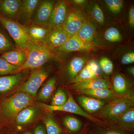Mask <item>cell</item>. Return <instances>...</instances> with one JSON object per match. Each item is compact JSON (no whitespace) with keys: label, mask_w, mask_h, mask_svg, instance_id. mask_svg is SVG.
<instances>
[{"label":"cell","mask_w":134,"mask_h":134,"mask_svg":"<svg viewBox=\"0 0 134 134\" xmlns=\"http://www.w3.org/2000/svg\"><path fill=\"white\" fill-rule=\"evenodd\" d=\"M134 94L132 91L125 96L111 99L95 115L105 121L106 124L115 125L125 113L133 108Z\"/></svg>","instance_id":"cell-1"},{"label":"cell","mask_w":134,"mask_h":134,"mask_svg":"<svg viewBox=\"0 0 134 134\" xmlns=\"http://www.w3.org/2000/svg\"><path fill=\"white\" fill-rule=\"evenodd\" d=\"M28 57L24 64L12 74H18L26 69H34L41 67L55 55L52 50L42 43L29 40L26 48Z\"/></svg>","instance_id":"cell-2"},{"label":"cell","mask_w":134,"mask_h":134,"mask_svg":"<svg viewBox=\"0 0 134 134\" xmlns=\"http://www.w3.org/2000/svg\"><path fill=\"white\" fill-rule=\"evenodd\" d=\"M33 97L28 93L18 92L13 96L5 99L1 103L3 114L9 120L14 119L25 108L33 105Z\"/></svg>","instance_id":"cell-3"},{"label":"cell","mask_w":134,"mask_h":134,"mask_svg":"<svg viewBox=\"0 0 134 134\" xmlns=\"http://www.w3.org/2000/svg\"><path fill=\"white\" fill-rule=\"evenodd\" d=\"M0 23L14 41L17 48L26 49L30 40L25 26L18 22L7 19L0 15Z\"/></svg>","instance_id":"cell-4"},{"label":"cell","mask_w":134,"mask_h":134,"mask_svg":"<svg viewBox=\"0 0 134 134\" xmlns=\"http://www.w3.org/2000/svg\"><path fill=\"white\" fill-rule=\"evenodd\" d=\"M38 107L41 109L44 110L47 112H52L54 111H62L75 114L80 115L90 120L94 123L97 124H102L98 119L90 115L86 112L84 110L82 109L75 101L73 96L70 93L68 94V100L63 105L59 107H54L46 104L42 103H37Z\"/></svg>","instance_id":"cell-5"},{"label":"cell","mask_w":134,"mask_h":134,"mask_svg":"<svg viewBox=\"0 0 134 134\" xmlns=\"http://www.w3.org/2000/svg\"><path fill=\"white\" fill-rule=\"evenodd\" d=\"M49 72L43 69H39L32 73L28 80L19 88L18 91L35 97L39 89L49 75Z\"/></svg>","instance_id":"cell-6"},{"label":"cell","mask_w":134,"mask_h":134,"mask_svg":"<svg viewBox=\"0 0 134 134\" xmlns=\"http://www.w3.org/2000/svg\"><path fill=\"white\" fill-rule=\"evenodd\" d=\"M55 1L49 0L40 1L34 13L32 24L48 25Z\"/></svg>","instance_id":"cell-7"},{"label":"cell","mask_w":134,"mask_h":134,"mask_svg":"<svg viewBox=\"0 0 134 134\" xmlns=\"http://www.w3.org/2000/svg\"><path fill=\"white\" fill-rule=\"evenodd\" d=\"M85 21L81 13L76 10H71L68 13L62 26L70 37L76 34Z\"/></svg>","instance_id":"cell-8"},{"label":"cell","mask_w":134,"mask_h":134,"mask_svg":"<svg viewBox=\"0 0 134 134\" xmlns=\"http://www.w3.org/2000/svg\"><path fill=\"white\" fill-rule=\"evenodd\" d=\"M69 38L62 26L52 29L42 44L52 50L59 48Z\"/></svg>","instance_id":"cell-9"},{"label":"cell","mask_w":134,"mask_h":134,"mask_svg":"<svg viewBox=\"0 0 134 134\" xmlns=\"http://www.w3.org/2000/svg\"><path fill=\"white\" fill-rule=\"evenodd\" d=\"M39 2L38 0L22 1L18 22L24 26L31 24L34 13Z\"/></svg>","instance_id":"cell-10"},{"label":"cell","mask_w":134,"mask_h":134,"mask_svg":"<svg viewBox=\"0 0 134 134\" xmlns=\"http://www.w3.org/2000/svg\"><path fill=\"white\" fill-rule=\"evenodd\" d=\"M22 3L21 0H0V13L2 16L18 21Z\"/></svg>","instance_id":"cell-11"},{"label":"cell","mask_w":134,"mask_h":134,"mask_svg":"<svg viewBox=\"0 0 134 134\" xmlns=\"http://www.w3.org/2000/svg\"><path fill=\"white\" fill-rule=\"evenodd\" d=\"M68 14V6L64 1H59L55 3L51 16L48 26L52 29L62 26Z\"/></svg>","instance_id":"cell-12"},{"label":"cell","mask_w":134,"mask_h":134,"mask_svg":"<svg viewBox=\"0 0 134 134\" xmlns=\"http://www.w3.org/2000/svg\"><path fill=\"white\" fill-rule=\"evenodd\" d=\"M71 86L76 91L98 88L111 89V87L108 80L99 76L73 83Z\"/></svg>","instance_id":"cell-13"},{"label":"cell","mask_w":134,"mask_h":134,"mask_svg":"<svg viewBox=\"0 0 134 134\" xmlns=\"http://www.w3.org/2000/svg\"><path fill=\"white\" fill-rule=\"evenodd\" d=\"M92 48V44L83 42L75 34L69 38L62 46L56 49L61 52L67 53L90 50Z\"/></svg>","instance_id":"cell-14"},{"label":"cell","mask_w":134,"mask_h":134,"mask_svg":"<svg viewBox=\"0 0 134 134\" xmlns=\"http://www.w3.org/2000/svg\"><path fill=\"white\" fill-rule=\"evenodd\" d=\"M1 56L11 65L19 67L26 62L28 52L26 49L16 48L3 53Z\"/></svg>","instance_id":"cell-15"},{"label":"cell","mask_w":134,"mask_h":134,"mask_svg":"<svg viewBox=\"0 0 134 134\" xmlns=\"http://www.w3.org/2000/svg\"><path fill=\"white\" fill-rule=\"evenodd\" d=\"M30 39L35 43H42L52 30L50 26L31 24L25 26Z\"/></svg>","instance_id":"cell-16"},{"label":"cell","mask_w":134,"mask_h":134,"mask_svg":"<svg viewBox=\"0 0 134 134\" xmlns=\"http://www.w3.org/2000/svg\"><path fill=\"white\" fill-rule=\"evenodd\" d=\"M77 100L85 111L88 114L98 112L105 104L104 100L83 95L79 96L77 97Z\"/></svg>","instance_id":"cell-17"},{"label":"cell","mask_w":134,"mask_h":134,"mask_svg":"<svg viewBox=\"0 0 134 134\" xmlns=\"http://www.w3.org/2000/svg\"><path fill=\"white\" fill-rule=\"evenodd\" d=\"M99 67L97 63L94 60L90 61L79 74L72 81H70L72 83L82 81L85 80L95 78L99 76Z\"/></svg>","instance_id":"cell-18"},{"label":"cell","mask_w":134,"mask_h":134,"mask_svg":"<svg viewBox=\"0 0 134 134\" xmlns=\"http://www.w3.org/2000/svg\"><path fill=\"white\" fill-rule=\"evenodd\" d=\"M39 109L32 106L25 108L15 118L16 124L19 126H22L30 124L38 115Z\"/></svg>","instance_id":"cell-19"},{"label":"cell","mask_w":134,"mask_h":134,"mask_svg":"<svg viewBox=\"0 0 134 134\" xmlns=\"http://www.w3.org/2000/svg\"><path fill=\"white\" fill-rule=\"evenodd\" d=\"M23 78L21 73L0 76V94L10 91L19 84Z\"/></svg>","instance_id":"cell-20"},{"label":"cell","mask_w":134,"mask_h":134,"mask_svg":"<svg viewBox=\"0 0 134 134\" xmlns=\"http://www.w3.org/2000/svg\"><path fill=\"white\" fill-rule=\"evenodd\" d=\"M86 131L85 134H132L127 132L116 125L99 124Z\"/></svg>","instance_id":"cell-21"},{"label":"cell","mask_w":134,"mask_h":134,"mask_svg":"<svg viewBox=\"0 0 134 134\" xmlns=\"http://www.w3.org/2000/svg\"><path fill=\"white\" fill-rule=\"evenodd\" d=\"M80 94L100 99H111L117 96L112 90L110 89L98 88L93 90H83L78 91Z\"/></svg>","instance_id":"cell-22"},{"label":"cell","mask_w":134,"mask_h":134,"mask_svg":"<svg viewBox=\"0 0 134 134\" xmlns=\"http://www.w3.org/2000/svg\"><path fill=\"white\" fill-rule=\"evenodd\" d=\"M113 89V91L117 97L125 96L131 92L127 80L120 74H117L114 78Z\"/></svg>","instance_id":"cell-23"},{"label":"cell","mask_w":134,"mask_h":134,"mask_svg":"<svg viewBox=\"0 0 134 134\" xmlns=\"http://www.w3.org/2000/svg\"><path fill=\"white\" fill-rule=\"evenodd\" d=\"M115 125L125 131L133 133L134 129V109L133 108L127 111L117 120Z\"/></svg>","instance_id":"cell-24"},{"label":"cell","mask_w":134,"mask_h":134,"mask_svg":"<svg viewBox=\"0 0 134 134\" xmlns=\"http://www.w3.org/2000/svg\"><path fill=\"white\" fill-rule=\"evenodd\" d=\"M96 32V27L95 25L86 21L76 35L83 42L92 44Z\"/></svg>","instance_id":"cell-25"},{"label":"cell","mask_w":134,"mask_h":134,"mask_svg":"<svg viewBox=\"0 0 134 134\" xmlns=\"http://www.w3.org/2000/svg\"><path fill=\"white\" fill-rule=\"evenodd\" d=\"M86 59L82 57H75L70 62L67 68V72L71 81L75 79L84 66Z\"/></svg>","instance_id":"cell-26"},{"label":"cell","mask_w":134,"mask_h":134,"mask_svg":"<svg viewBox=\"0 0 134 134\" xmlns=\"http://www.w3.org/2000/svg\"><path fill=\"white\" fill-rule=\"evenodd\" d=\"M63 125L67 134H79L82 129V122L75 117L67 116L63 119Z\"/></svg>","instance_id":"cell-27"},{"label":"cell","mask_w":134,"mask_h":134,"mask_svg":"<svg viewBox=\"0 0 134 134\" xmlns=\"http://www.w3.org/2000/svg\"><path fill=\"white\" fill-rule=\"evenodd\" d=\"M55 77L50 78L44 85L38 95V99L41 101H46L50 98L54 91L56 86Z\"/></svg>","instance_id":"cell-28"},{"label":"cell","mask_w":134,"mask_h":134,"mask_svg":"<svg viewBox=\"0 0 134 134\" xmlns=\"http://www.w3.org/2000/svg\"><path fill=\"white\" fill-rule=\"evenodd\" d=\"M43 121L47 134H62L64 133L62 129L50 114L46 115Z\"/></svg>","instance_id":"cell-29"},{"label":"cell","mask_w":134,"mask_h":134,"mask_svg":"<svg viewBox=\"0 0 134 134\" xmlns=\"http://www.w3.org/2000/svg\"><path fill=\"white\" fill-rule=\"evenodd\" d=\"M68 98L64 91L59 88L54 95L50 105L54 107L63 105L66 102Z\"/></svg>","instance_id":"cell-30"},{"label":"cell","mask_w":134,"mask_h":134,"mask_svg":"<svg viewBox=\"0 0 134 134\" xmlns=\"http://www.w3.org/2000/svg\"><path fill=\"white\" fill-rule=\"evenodd\" d=\"M19 67L14 66L0 56V76L12 74Z\"/></svg>","instance_id":"cell-31"},{"label":"cell","mask_w":134,"mask_h":134,"mask_svg":"<svg viewBox=\"0 0 134 134\" xmlns=\"http://www.w3.org/2000/svg\"><path fill=\"white\" fill-rule=\"evenodd\" d=\"M104 36L105 40L110 42H118L122 40L119 31L114 27H111L107 29L105 32Z\"/></svg>","instance_id":"cell-32"},{"label":"cell","mask_w":134,"mask_h":134,"mask_svg":"<svg viewBox=\"0 0 134 134\" xmlns=\"http://www.w3.org/2000/svg\"><path fill=\"white\" fill-rule=\"evenodd\" d=\"M92 15L93 19L99 24L104 23V16L102 9L97 3H94L92 9Z\"/></svg>","instance_id":"cell-33"},{"label":"cell","mask_w":134,"mask_h":134,"mask_svg":"<svg viewBox=\"0 0 134 134\" xmlns=\"http://www.w3.org/2000/svg\"><path fill=\"white\" fill-rule=\"evenodd\" d=\"M104 1L109 9L115 14H118L120 12L124 2L122 0H105Z\"/></svg>","instance_id":"cell-34"},{"label":"cell","mask_w":134,"mask_h":134,"mask_svg":"<svg viewBox=\"0 0 134 134\" xmlns=\"http://www.w3.org/2000/svg\"><path fill=\"white\" fill-rule=\"evenodd\" d=\"M100 68L104 73L109 75L113 73V64L111 60L108 58L104 57L99 61Z\"/></svg>","instance_id":"cell-35"},{"label":"cell","mask_w":134,"mask_h":134,"mask_svg":"<svg viewBox=\"0 0 134 134\" xmlns=\"http://www.w3.org/2000/svg\"><path fill=\"white\" fill-rule=\"evenodd\" d=\"M12 48V45L8 39L0 32V53H4Z\"/></svg>","instance_id":"cell-36"},{"label":"cell","mask_w":134,"mask_h":134,"mask_svg":"<svg viewBox=\"0 0 134 134\" xmlns=\"http://www.w3.org/2000/svg\"><path fill=\"white\" fill-rule=\"evenodd\" d=\"M121 63L123 65H128L134 62V53L131 52L127 53L123 55L121 60Z\"/></svg>","instance_id":"cell-37"},{"label":"cell","mask_w":134,"mask_h":134,"mask_svg":"<svg viewBox=\"0 0 134 134\" xmlns=\"http://www.w3.org/2000/svg\"><path fill=\"white\" fill-rule=\"evenodd\" d=\"M129 23L130 26L133 28L134 27V6H132L129 12Z\"/></svg>","instance_id":"cell-38"},{"label":"cell","mask_w":134,"mask_h":134,"mask_svg":"<svg viewBox=\"0 0 134 134\" xmlns=\"http://www.w3.org/2000/svg\"><path fill=\"white\" fill-rule=\"evenodd\" d=\"M33 134H47L45 128L42 125L37 126L34 130Z\"/></svg>","instance_id":"cell-39"},{"label":"cell","mask_w":134,"mask_h":134,"mask_svg":"<svg viewBox=\"0 0 134 134\" xmlns=\"http://www.w3.org/2000/svg\"><path fill=\"white\" fill-rule=\"evenodd\" d=\"M127 70L129 72L130 74H131L132 75L134 76V67H129L127 69Z\"/></svg>","instance_id":"cell-40"},{"label":"cell","mask_w":134,"mask_h":134,"mask_svg":"<svg viewBox=\"0 0 134 134\" xmlns=\"http://www.w3.org/2000/svg\"><path fill=\"white\" fill-rule=\"evenodd\" d=\"M73 2L75 4L80 5V4H83L85 2V0H74L73 1Z\"/></svg>","instance_id":"cell-41"},{"label":"cell","mask_w":134,"mask_h":134,"mask_svg":"<svg viewBox=\"0 0 134 134\" xmlns=\"http://www.w3.org/2000/svg\"><path fill=\"white\" fill-rule=\"evenodd\" d=\"M22 134H33V133H32L31 131H26L23 132Z\"/></svg>","instance_id":"cell-42"},{"label":"cell","mask_w":134,"mask_h":134,"mask_svg":"<svg viewBox=\"0 0 134 134\" xmlns=\"http://www.w3.org/2000/svg\"><path fill=\"white\" fill-rule=\"evenodd\" d=\"M86 132V130H83L82 132H81L79 134H85Z\"/></svg>","instance_id":"cell-43"},{"label":"cell","mask_w":134,"mask_h":134,"mask_svg":"<svg viewBox=\"0 0 134 134\" xmlns=\"http://www.w3.org/2000/svg\"><path fill=\"white\" fill-rule=\"evenodd\" d=\"M8 134H17V133L16 132H12L9 133Z\"/></svg>","instance_id":"cell-44"},{"label":"cell","mask_w":134,"mask_h":134,"mask_svg":"<svg viewBox=\"0 0 134 134\" xmlns=\"http://www.w3.org/2000/svg\"><path fill=\"white\" fill-rule=\"evenodd\" d=\"M2 120V115L1 114V113L0 112V123H1V121Z\"/></svg>","instance_id":"cell-45"},{"label":"cell","mask_w":134,"mask_h":134,"mask_svg":"<svg viewBox=\"0 0 134 134\" xmlns=\"http://www.w3.org/2000/svg\"><path fill=\"white\" fill-rule=\"evenodd\" d=\"M0 134H3L1 132H0Z\"/></svg>","instance_id":"cell-46"},{"label":"cell","mask_w":134,"mask_h":134,"mask_svg":"<svg viewBox=\"0 0 134 134\" xmlns=\"http://www.w3.org/2000/svg\"><path fill=\"white\" fill-rule=\"evenodd\" d=\"M62 134H67L65 133H63Z\"/></svg>","instance_id":"cell-47"}]
</instances>
